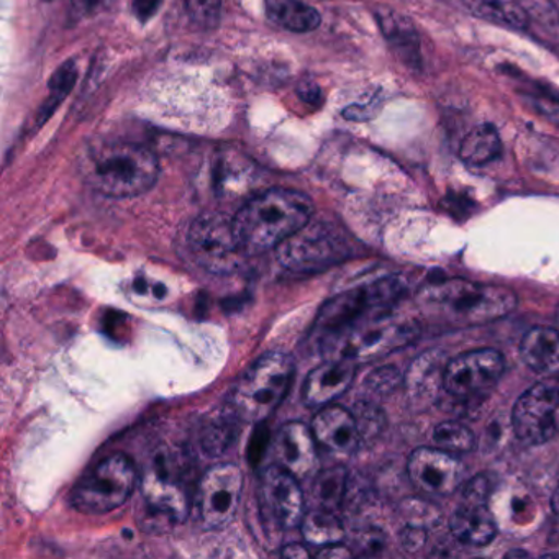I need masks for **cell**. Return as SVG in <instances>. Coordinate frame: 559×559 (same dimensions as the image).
I'll return each mask as SVG.
<instances>
[{
  "mask_svg": "<svg viewBox=\"0 0 559 559\" xmlns=\"http://www.w3.org/2000/svg\"><path fill=\"white\" fill-rule=\"evenodd\" d=\"M309 195L293 189H270L251 198L234 217L235 234L245 257L281 247L312 221Z\"/></svg>",
  "mask_w": 559,
  "mask_h": 559,
  "instance_id": "obj_1",
  "label": "cell"
},
{
  "mask_svg": "<svg viewBox=\"0 0 559 559\" xmlns=\"http://www.w3.org/2000/svg\"><path fill=\"white\" fill-rule=\"evenodd\" d=\"M417 300L425 317L456 326L486 325L509 316L516 307L515 293L509 287L464 280L425 286Z\"/></svg>",
  "mask_w": 559,
  "mask_h": 559,
  "instance_id": "obj_2",
  "label": "cell"
},
{
  "mask_svg": "<svg viewBox=\"0 0 559 559\" xmlns=\"http://www.w3.org/2000/svg\"><path fill=\"white\" fill-rule=\"evenodd\" d=\"M87 185L107 198L145 194L158 181L155 153L136 143L114 142L94 146L81 163Z\"/></svg>",
  "mask_w": 559,
  "mask_h": 559,
  "instance_id": "obj_3",
  "label": "cell"
},
{
  "mask_svg": "<svg viewBox=\"0 0 559 559\" xmlns=\"http://www.w3.org/2000/svg\"><path fill=\"white\" fill-rule=\"evenodd\" d=\"M186 457L175 448L153 454L142 477L143 506L140 523L152 532H166L189 515L191 499L186 486Z\"/></svg>",
  "mask_w": 559,
  "mask_h": 559,
  "instance_id": "obj_4",
  "label": "cell"
},
{
  "mask_svg": "<svg viewBox=\"0 0 559 559\" xmlns=\"http://www.w3.org/2000/svg\"><path fill=\"white\" fill-rule=\"evenodd\" d=\"M293 358L286 353L273 352L258 359L235 385L228 404L238 417L250 424L266 420L286 397L293 384Z\"/></svg>",
  "mask_w": 559,
  "mask_h": 559,
  "instance_id": "obj_5",
  "label": "cell"
},
{
  "mask_svg": "<svg viewBox=\"0 0 559 559\" xmlns=\"http://www.w3.org/2000/svg\"><path fill=\"white\" fill-rule=\"evenodd\" d=\"M418 335V323L379 316L362 320L338 335L322 340L320 345L330 358H346L356 362L371 361L411 345Z\"/></svg>",
  "mask_w": 559,
  "mask_h": 559,
  "instance_id": "obj_6",
  "label": "cell"
},
{
  "mask_svg": "<svg viewBox=\"0 0 559 559\" xmlns=\"http://www.w3.org/2000/svg\"><path fill=\"white\" fill-rule=\"evenodd\" d=\"M404 283L399 277H384L372 284L355 287L330 300L316 322L320 342L352 329L362 320L385 316L404 294Z\"/></svg>",
  "mask_w": 559,
  "mask_h": 559,
  "instance_id": "obj_7",
  "label": "cell"
},
{
  "mask_svg": "<svg viewBox=\"0 0 559 559\" xmlns=\"http://www.w3.org/2000/svg\"><path fill=\"white\" fill-rule=\"evenodd\" d=\"M136 469L126 454H112L94 466L71 493L74 509L87 515H104L122 507L132 496Z\"/></svg>",
  "mask_w": 559,
  "mask_h": 559,
  "instance_id": "obj_8",
  "label": "cell"
},
{
  "mask_svg": "<svg viewBox=\"0 0 559 559\" xmlns=\"http://www.w3.org/2000/svg\"><path fill=\"white\" fill-rule=\"evenodd\" d=\"M188 245L195 263L209 273H234L247 258L238 243L234 218L218 212H207L192 222Z\"/></svg>",
  "mask_w": 559,
  "mask_h": 559,
  "instance_id": "obj_9",
  "label": "cell"
},
{
  "mask_svg": "<svg viewBox=\"0 0 559 559\" xmlns=\"http://www.w3.org/2000/svg\"><path fill=\"white\" fill-rule=\"evenodd\" d=\"M559 371L523 392L513 405L512 424L516 437L530 444H543L558 431Z\"/></svg>",
  "mask_w": 559,
  "mask_h": 559,
  "instance_id": "obj_10",
  "label": "cell"
},
{
  "mask_svg": "<svg viewBox=\"0 0 559 559\" xmlns=\"http://www.w3.org/2000/svg\"><path fill=\"white\" fill-rule=\"evenodd\" d=\"M243 492V473L234 463L211 467L199 480L195 509L204 530H222L237 515Z\"/></svg>",
  "mask_w": 559,
  "mask_h": 559,
  "instance_id": "obj_11",
  "label": "cell"
},
{
  "mask_svg": "<svg viewBox=\"0 0 559 559\" xmlns=\"http://www.w3.org/2000/svg\"><path fill=\"white\" fill-rule=\"evenodd\" d=\"M345 254L342 238L326 225L312 224V221L277 247L280 263L294 273L326 270L343 260Z\"/></svg>",
  "mask_w": 559,
  "mask_h": 559,
  "instance_id": "obj_12",
  "label": "cell"
},
{
  "mask_svg": "<svg viewBox=\"0 0 559 559\" xmlns=\"http://www.w3.org/2000/svg\"><path fill=\"white\" fill-rule=\"evenodd\" d=\"M503 365V356L496 349L461 353L448 361L444 391L457 399H474L487 394L502 376Z\"/></svg>",
  "mask_w": 559,
  "mask_h": 559,
  "instance_id": "obj_13",
  "label": "cell"
},
{
  "mask_svg": "<svg viewBox=\"0 0 559 559\" xmlns=\"http://www.w3.org/2000/svg\"><path fill=\"white\" fill-rule=\"evenodd\" d=\"M297 480L280 464L266 467L261 474V509L277 530L297 528L306 516L302 490Z\"/></svg>",
  "mask_w": 559,
  "mask_h": 559,
  "instance_id": "obj_14",
  "label": "cell"
},
{
  "mask_svg": "<svg viewBox=\"0 0 559 559\" xmlns=\"http://www.w3.org/2000/svg\"><path fill=\"white\" fill-rule=\"evenodd\" d=\"M411 483L430 496H450L464 479V466L456 454L435 447L412 451L407 461Z\"/></svg>",
  "mask_w": 559,
  "mask_h": 559,
  "instance_id": "obj_15",
  "label": "cell"
},
{
  "mask_svg": "<svg viewBox=\"0 0 559 559\" xmlns=\"http://www.w3.org/2000/svg\"><path fill=\"white\" fill-rule=\"evenodd\" d=\"M317 444L333 456L349 457L362 443L355 414L342 405H325L312 421Z\"/></svg>",
  "mask_w": 559,
  "mask_h": 559,
  "instance_id": "obj_16",
  "label": "cell"
},
{
  "mask_svg": "<svg viewBox=\"0 0 559 559\" xmlns=\"http://www.w3.org/2000/svg\"><path fill=\"white\" fill-rule=\"evenodd\" d=\"M277 464L297 479H306L317 466V441L313 431L300 421L284 424L274 438Z\"/></svg>",
  "mask_w": 559,
  "mask_h": 559,
  "instance_id": "obj_17",
  "label": "cell"
},
{
  "mask_svg": "<svg viewBox=\"0 0 559 559\" xmlns=\"http://www.w3.org/2000/svg\"><path fill=\"white\" fill-rule=\"evenodd\" d=\"M356 374V361L330 358L307 376L304 384V402L309 407H325L345 394Z\"/></svg>",
  "mask_w": 559,
  "mask_h": 559,
  "instance_id": "obj_18",
  "label": "cell"
},
{
  "mask_svg": "<svg viewBox=\"0 0 559 559\" xmlns=\"http://www.w3.org/2000/svg\"><path fill=\"white\" fill-rule=\"evenodd\" d=\"M379 28L388 41L392 53L411 71L424 68L421 58V41L414 22L392 9H379L376 12Z\"/></svg>",
  "mask_w": 559,
  "mask_h": 559,
  "instance_id": "obj_19",
  "label": "cell"
},
{
  "mask_svg": "<svg viewBox=\"0 0 559 559\" xmlns=\"http://www.w3.org/2000/svg\"><path fill=\"white\" fill-rule=\"evenodd\" d=\"M450 530L463 545H489L496 538L497 525L487 500L464 497V502L451 515Z\"/></svg>",
  "mask_w": 559,
  "mask_h": 559,
  "instance_id": "obj_20",
  "label": "cell"
},
{
  "mask_svg": "<svg viewBox=\"0 0 559 559\" xmlns=\"http://www.w3.org/2000/svg\"><path fill=\"white\" fill-rule=\"evenodd\" d=\"M520 355L533 371L552 374L559 371V330L535 326L528 330L520 343Z\"/></svg>",
  "mask_w": 559,
  "mask_h": 559,
  "instance_id": "obj_21",
  "label": "cell"
},
{
  "mask_svg": "<svg viewBox=\"0 0 559 559\" xmlns=\"http://www.w3.org/2000/svg\"><path fill=\"white\" fill-rule=\"evenodd\" d=\"M448 362L443 353L430 352L412 362L407 372V389L412 399H433L440 388L444 389V371Z\"/></svg>",
  "mask_w": 559,
  "mask_h": 559,
  "instance_id": "obj_22",
  "label": "cell"
},
{
  "mask_svg": "<svg viewBox=\"0 0 559 559\" xmlns=\"http://www.w3.org/2000/svg\"><path fill=\"white\" fill-rule=\"evenodd\" d=\"M240 417L230 404L224 411L212 414L201 430V448L209 456H221L230 450L240 433Z\"/></svg>",
  "mask_w": 559,
  "mask_h": 559,
  "instance_id": "obj_23",
  "label": "cell"
},
{
  "mask_svg": "<svg viewBox=\"0 0 559 559\" xmlns=\"http://www.w3.org/2000/svg\"><path fill=\"white\" fill-rule=\"evenodd\" d=\"M266 14L277 27L294 34H307L319 28V12L300 0H266Z\"/></svg>",
  "mask_w": 559,
  "mask_h": 559,
  "instance_id": "obj_24",
  "label": "cell"
},
{
  "mask_svg": "<svg viewBox=\"0 0 559 559\" xmlns=\"http://www.w3.org/2000/svg\"><path fill=\"white\" fill-rule=\"evenodd\" d=\"M516 81V96L533 110L559 129V93L542 81L523 78L519 71L512 74Z\"/></svg>",
  "mask_w": 559,
  "mask_h": 559,
  "instance_id": "obj_25",
  "label": "cell"
},
{
  "mask_svg": "<svg viewBox=\"0 0 559 559\" xmlns=\"http://www.w3.org/2000/svg\"><path fill=\"white\" fill-rule=\"evenodd\" d=\"M502 152L499 132L490 123L474 127L460 146V158L471 166H484L493 162Z\"/></svg>",
  "mask_w": 559,
  "mask_h": 559,
  "instance_id": "obj_26",
  "label": "cell"
},
{
  "mask_svg": "<svg viewBox=\"0 0 559 559\" xmlns=\"http://www.w3.org/2000/svg\"><path fill=\"white\" fill-rule=\"evenodd\" d=\"M476 17L510 28H526L525 11L520 0H463Z\"/></svg>",
  "mask_w": 559,
  "mask_h": 559,
  "instance_id": "obj_27",
  "label": "cell"
},
{
  "mask_svg": "<svg viewBox=\"0 0 559 559\" xmlns=\"http://www.w3.org/2000/svg\"><path fill=\"white\" fill-rule=\"evenodd\" d=\"M300 528H302L306 542L319 546V548L340 543L343 538V525L336 516V512L320 509V507L306 512Z\"/></svg>",
  "mask_w": 559,
  "mask_h": 559,
  "instance_id": "obj_28",
  "label": "cell"
},
{
  "mask_svg": "<svg viewBox=\"0 0 559 559\" xmlns=\"http://www.w3.org/2000/svg\"><path fill=\"white\" fill-rule=\"evenodd\" d=\"M528 25L545 44L559 47V11L551 0H520Z\"/></svg>",
  "mask_w": 559,
  "mask_h": 559,
  "instance_id": "obj_29",
  "label": "cell"
},
{
  "mask_svg": "<svg viewBox=\"0 0 559 559\" xmlns=\"http://www.w3.org/2000/svg\"><path fill=\"white\" fill-rule=\"evenodd\" d=\"M312 490L317 507L336 512L348 492V471L342 466L322 471L316 477Z\"/></svg>",
  "mask_w": 559,
  "mask_h": 559,
  "instance_id": "obj_30",
  "label": "cell"
},
{
  "mask_svg": "<svg viewBox=\"0 0 559 559\" xmlns=\"http://www.w3.org/2000/svg\"><path fill=\"white\" fill-rule=\"evenodd\" d=\"M76 80L78 68L74 61H67V63L58 68L57 73L53 74L50 84H48V90H50L48 94H50V96L47 97L44 106L40 107V114H38L37 117L38 127L44 126V123L53 116L55 110L60 107V104L67 99L68 94L73 90Z\"/></svg>",
  "mask_w": 559,
  "mask_h": 559,
  "instance_id": "obj_31",
  "label": "cell"
},
{
  "mask_svg": "<svg viewBox=\"0 0 559 559\" xmlns=\"http://www.w3.org/2000/svg\"><path fill=\"white\" fill-rule=\"evenodd\" d=\"M433 441L438 448L453 454L467 453L476 443L473 431L466 425L453 420L443 421L435 428Z\"/></svg>",
  "mask_w": 559,
  "mask_h": 559,
  "instance_id": "obj_32",
  "label": "cell"
},
{
  "mask_svg": "<svg viewBox=\"0 0 559 559\" xmlns=\"http://www.w3.org/2000/svg\"><path fill=\"white\" fill-rule=\"evenodd\" d=\"M186 11L195 27L212 31L221 24L222 0H185Z\"/></svg>",
  "mask_w": 559,
  "mask_h": 559,
  "instance_id": "obj_33",
  "label": "cell"
},
{
  "mask_svg": "<svg viewBox=\"0 0 559 559\" xmlns=\"http://www.w3.org/2000/svg\"><path fill=\"white\" fill-rule=\"evenodd\" d=\"M353 414H355L356 421H358V428L359 431H361L362 440L376 437V435L382 430L384 417H382V412L379 411L376 405L368 404V402H361V404L356 405Z\"/></svg>",
  "mask_w": 559,
  "mask_h": 559,
  "instance_id": "obj_34",
  "label": "cell"
},
{
  "mask_svg": "<svg viewBox=\"0 0 559 559\" xmlns=\"http://www.w3.org/2000/svg\"><path fill=\"white\" fill-rule=\"evenodd\" d=\"M399 382H401V374H399L397 369L381 368L369 376L366 384H368L376 394H388V392L394 391V389L397 388Z\"/></svg>",
  "mask_w": 559,
  "mask_h": 559,
  "instance_id": "obj_35",
  "label": "cell"
},
{
  "mask_svg": "<svg viewBox=\"0 0 559 559\" xmlns=\"http://www.w3.org/2000/svg\"><path fill=\"white\" fill-rule=\"evenodd\" d=\"M382 103L378 97H372L369 103L365 104H353V106L346 107L343 110V117L352 120V122H368V120L374 119L381 110Z\"/></svg>",
  "mask_w": 559,
  "mask_h": 559,
  "instance_id": "obj_36",
  "label": "cell"
},
{
  "mask_svg": "<svg viewBox=\"0 0 559 559\" xmlns=\"http://www.w3.org/2000/svg\"><path fill=\"white\" fill-rule=\"evenodd\" d=\"M401 542L408 552L418 551L427 542V530L424 526L411 525L408 523L404 532L401 533Z\"/></svg>",
  "mask_w": 559,
  "mask_h": 559,
  "instance_id": "obj_37",
  "label": "cell"
},
{
  "mask_svg": "<svg viewBox=\"0 0 559 559\" xmlns=\"http://www.w3.org/2000/svg\"><path fill=\"white\" fill-rule=\"evenodd\" d=\"M163 0H132V11L142 24L152 21L162 8Z\"/></svg>",
  "mask_w": 559,
  "mask_h": 559,
  "instance_id": "obj_38",
  "label": "cell"
},
{
  "mask_svg": "<svg viewBox=\"0 0 559 559\" xmlns=\"http://www.w3.org/2000/svg\"><path fill=\"white\" fill-rule=\"evenodd\" d=\"M297 93H299L300 99H302L304 103L310 104V106H320V104H322V91H320V87L317 86L316 83H312V81H304L299 90H297Z\"/></svg>",
  "mask_w": 559,
  "mask_h": 559,
  "instance_id": "obj_39",
  "label": "cell"
},
{
  "mask_svg": "<svg viewBox=\"0 0 559 559\" xmlns=\"http://www.w3.org/2000/svg\"><path fill=\"white\" fill-rule=\"evenodd\" d=\"M353 555L352 549L348 546L340 545V543H333V545L323 546L317 551L319 558H349Z\"/></svg>",
  "mask_w": 559,
  "mask_h": 559,
  "instance_id": "obj_40",
  "label": "cell"
},
{
  "mask_svg": "<svg viewBox=\"0 0 559 559\" xmlns=\"http://www.w3.org/2000/svg\"><path fill=\"white\" fill-rule=\"evenodd\" d=\"M73 2L78 11L83 12V14H96L97 11L106 8L109 0H73Z\"/></svg>",
  "mask_w": 559,
  "mask_h": 559,
  "instance_id": "obj_41",
  "label": "cell"
},
{
  "mask_svg": "<svg viewBox=\"0 0 559 559\" xmlns=\"http://www.w3.org/2000/svg\"><path fill=\"white\" fill-rule=\"evenodd\" d=\"M281 556H283V558L302 559L309 558L310 552L306 546L299 545V543H293V545L284 546Z\"/></svg>",
  "mask_w": 559,
  "mask_h": 559,
  "instance_id": "obj_42",
  "label": "cell"
},
{
  "mask_svg": "<svg viewBox=\"0 0 559 559\" xmlns=\"http://www.w3.org/2000/svg\"><path fill=\"white\" fill-rule=\"evenodd\" d=\"M551 509L556 515H559V471L558 477H556L555 489H552L551 493Z\"/></svg>",
  "mask_w": 559,
  "mask_h": 559,
  "instance_id": "obj_43",
  "label": "cell"
},
{
  "mask_svg": "<svg viewBox=\"0 0 559 559\" xmlns=\"http://www.w3.org/2000/svg\"><path fill=\"white\" fill-rule=\"evenodd\" d=\"M556 323H558V330H559V310H558V313H556Z\"/></svg>",
  "mask_w": 559,
  "mask_h": 559,
  "instance_id": "obj_44",
  "label": "cell"
}]
</instances>
